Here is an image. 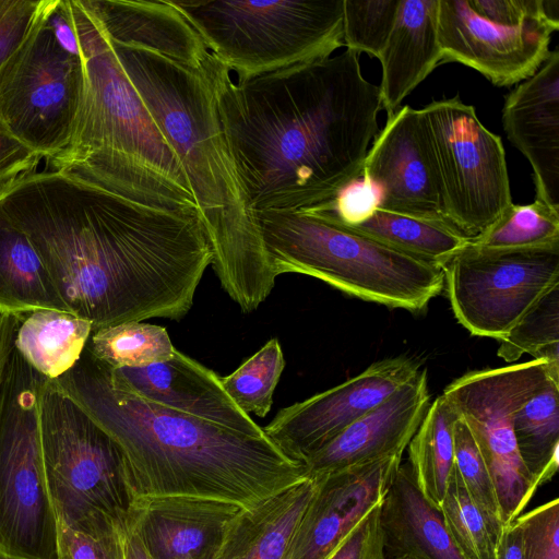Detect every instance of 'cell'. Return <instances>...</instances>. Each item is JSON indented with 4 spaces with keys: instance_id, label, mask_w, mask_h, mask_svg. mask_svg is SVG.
<instances>
[{
    "instance_id": "cell-17",
    "label": "cell",
    "mask_w": 559,
    "mask_h": 559,
    "mask_svg": "<svg viewBox=\"0 0 559 559\" xmlns=\"http://www.w3.org/2000/svg\"><path fill=\"white\" fill-rule=\"evenodd\" d=\"M403 455L331 473L316 491L296 528L286 559H328L354 526L381 503Z\"/></svg>"
},
{
    "instance_id": "cell-45",
    "label": "cell",
    "mask_w": 559,
    "mask_h": 559,
    "mask_svg": "<svg viewBox=\"0 0 559 559\" xmlns=\"http://www.w3.org/2000/svg\"><path fill=\"white\" fill-rule=\"evenodd\" d=\"M496 559H524L523 533L516 520L503 526Z\"/></svg>"
},
{
    "instance_id": "cell-23",
    "label": "cell",
    "mask_w": 559,
    "mask_h": 559,
    "mask_svg": "<svg viewBox=\"0 0 559 559\" xmlns=\"http://www.w3.org/2000/svg\"><path fill=\"white\" fill-rule=\"evenodd\" d=\"M439 0H400L394 26L379 58L382 109L391 117L441 62Z\"/></svg>"
},
{
    "instance_id": "cell-24",
    "label": "cell",
    "mask_w": 559,
    "mask_h": 559,
    "mask_svg": "<svg viewBox=\"0 0 559 559\" xmlns=\"http://www.w3.org/2000/svg\"><path fill=\"white\" fill-rule=\"evenodd\" d=\"M316 488L317 479L307 477L258 504L241 508L215 559H286Z\"/></svg>"
},
{
    "instance_id": "cell-28",
    "label": "cell",
    "mask_w": 559,
    "mask_h": 559,
    "mask_svg": "<svg viewBox=\"0 0 559 559\" xmlns=\"http://www.w3.org/2000/svg\"><path fill=\"white\" fill-rule=\"evenodd\" d=\"M459 415L441 394L429 406L409 441L408 467L421 496L439 509L454 468V426Z\"/></svg>"
},
{
    "instance_id": "cell-27",
    "label": "cell",
    "mask_w": 559,
    "mask_h": 559,
    "mask_svg": "<svg viewBox=\"0 0 559 559\" xmlns=\"http://www.w3.org/2000/svg\"><path fill=\"white\" fill-rule=\"evenodd\" d=\"M92 332L90 321L70 312L38 310L21 318L14 347L37 372L56 380L81 358Z\"/></svg>"
},
{
    "instance_id": "cell-1",
    "label": "cell",
    "mask_w": 559,
    "mask_h": 559,
    "mask_svg": "<svg viewBox=\"0 0 559 559\" xmlns=\"http://www.w3.org/2000/svg\"><path fill=\"white\" fill-rule=\"evenodd\" d=\"M0 214L25 234L69 312L93 331L180 320L212 263L195 211L145 205L57 170L1 187Z\"/></svg>"
},
{
    "instance_id": "cell-40",
    "label": "cell",
    "mask_w": 559,
    "mask_h": 559,
    "mask_svg": "<svg viewBox=\"0 0 559 559\" xmlns=\"http://www.w3.org/2000/svg\"><path fill=\"white\" fill-rule=\"evenodd\" d=\"M378 202L374 188L360 177L344 187L329 202L296 212L309 213L352 227L367 219L378 207Z\"/></svg>"
},
{
    "instance_id": "cell-11",
    "label": "cell",
    "mask_w": 559,
    "mask_h": 559,
    "mask_svg": "<svg viewBox=\"0 0 559 559\" xmlns=\"http://www.w3.org/2000/svg\"><path fill=\"white\" fill-rule=\"evenodd\" d=\"M550 379H559V365L533 359L471 371L451 382L442 393L477 443L495 487L503 525L522 514L538 488L519 453L512 417Z\"/></svg>"
},
{
    "instance_id": "cell-33",
    "label": "cell",
    "mask_w": 559,
    "mask_h": 559,
    "mask_svg": "<svg viewBox=\"0 0 559 559\" xmlns=\"http://www.w3.org/2000/svg\"><path fill=\"white\" fill-rule=\"evenodd\" d=\"M439 511L464 559H496L504 525L471 500L454 468Z\"/></svg>"
},
{
    "instance_id": "cell-15",
    "label": "cell",
    "mask_w": 559,
    "mask_h": 559,
    "mask_svg": "<svg viewBox=\"0 0 559 559\" xmlns=\"http://www.w3.org/2000/svg\"><path fill=\"white\" fill-rule=\"evenodd\" d=\"M418 370V361L402 356L373 362L354 378L282 408L263 430L284 450L305 461L385 401Z\"/></svg>"
},
{
    "instance_id": "cell-22",
    "label": "cell",
    "mask_w": 559,
    "mask_h": 559,
    "mask_svg": "<svg viewBox=\"0 0 559 559\" xmlns=\"http://www.w3.org/2000/svg\"><path fill=\"white\" fill-rule=\"evenodd\" d=\"M106 36L141 45L200 70L210 55L202 38L170 0H80Z\"/></svg>"
},
{
    "instance_id": "cell-48",
    "label": "cell",
    "mask_w": 559,
    "mask_h": 559,
    "mask_svg": "<svg viewBox=\"0 0 559 559\" xmlns=\"http://www.w3.org/2000/svg\"><path fill=\"white\" fill-rule=\"evenodd\" d=\"M385 559H412L407 556H395V557H385Z\"/></svg>"
},
{
    "instance_id": "cell-34",
    "label": "cell",
    "mask_w": 559,
    "mask_h": 559,
    "mask_svg": "<svg viewBox=\"0 0 559 559\" xmlns=\"http://www.w3.org/2000/svg\"><path fill=\"white\" fill-rule=\"evenodd\" d=\"M497 355L507 362L523 354L559 365V283L547 289L501 338Z\"/></svg>"
},
{
    "instance_id": "cell-39",
    "label": "cell",
    "mask_w": 559,
    "mask_h": 559,
    "mask_svg": "<svg viewBox=\"0 0 559 559\" xmlns=\"http://www.w3.org/2000/svg\"><path fill=\"white\" fill-rule=\"evenodd\" d=\"M524 540V559H559V499L555 498L515 519Z\"/></svg>"
},
{
    "instance_id": "cell-46",
    "label": "cell",
    "mask_w": 559,
    "mask_h": 559,
    "mask_svg": "<svg viewBox=\"0 0 559 559\" xmlns=\"http://www.w3.org/2000/svg\"><path fill=\"white\" fill-rule=\"evenodd\" d=\"M21 318L12 314L0 316V383L7 360L14 346L15 333Z\"/></svg>"
},
{
    "instance_id": "cell-44",
    "label": "cell",
    "mask_w": 559,
    "mask_h": 559,
    "mask_svg": "<svg viewBox=\"0 0 559 559\" xmlns=\"http://www.w3.org/2000/svg\"><path fill=\"white\" fill-rule=\"evenodd\" d=\"M41 159L43 155L0 123V188L22 175L36 171Z\"/></svg>"
},
{
    "instance_id": "cell-21",
    "label": "cell",
    "mask_w": 559,
    "mask_h": 559,
    "mask_svg": "<svg viewBox=\"0 0 559 559\" xmlns=\"http://www.w3.org/2000/svg\"><path fill=\"white\" fill-rule=\"evenodd\" d=\"M114 371L133 392L151 402L246 435H266L231 400L215 371L178 349L165 361Z\"/></svg>"
},
{
    "instance_id": "cell-36",
    "label": "cell",
    "mask_w": 559,
    "mask_h": 559,
    "mask_svg": "<svg viewBox=\"0 0 559 559\" xmlns=\"http://www.w3.org/2000/svg\"><path fill=\"white\" fill-rule=\"evenodd\" d=\"M400 0H343V44L380 58L395 23Z\"/></svg>"
},
{
    "instance_id": "cell-19",
    "label": "cell",
    "mask_w": 559,
    "mask_h": 559,
    "mask_svg": "<svg viewBox=\"0 0 559 559\" xmlns=\"http://www.w3.org/2000/svg\"><path fill=\"white\" fill-rule=\"evenodd\" d=\"M241 508L201 497H134L126 526L151 559H215Z\"/></svg>"
},
{
    "instance_id": "cell-31",
    "label": "cell",
    "mask_w": 559,
    "mask_h": 559,
    "mask_svg": "<svg viewBox=\"0 0 559 559\" xmlns=\"http://www.w3.org/2000/svg\"><path fill=\"white\" fill-rule=\"evenodd\" d=\"M86 346L96 359L114 369L165 361L176 349L165 328L141 321L93 331Z\"/></svg>"
},
{
    "instance_id": "cell-43",
    "label": "cell",
    "mask_w": 559,
    "mask_h": 559,
    "mask_svg": "<svg viewBox=\"0 0 559 559\" xmlns=\"http://www.w3.org/2000/svg\"><path fill=\"white\" fill-rule=\"evenodd\" d=\"M468 2L479 16L499 25L518 26L532 20L548 19L544 0H468Z\"/></svg>"
},
{
    "instance_id": "cell-4",
    "label": "cell",
    "mask_w": 559,
    "mask_h": 559,
    "mask_svg": "<svg viewBox=\"0 0 559 559\" xmlns=\"http://www.w3.org/2000/svg\"><path fill=\"white\" fill-rule=\"evenodd\" d=\"M111 44L179 157L222 287L243 312H252L270 295L276 276L203 66L194 70L145 46Z\"/></svg>"
},
{
    "instance_id": "cell-47",
    "label": "cell",
    "mask_w": 559,
    "mask_h": 559,
    "mask_svg": "<svg viewBox=\"0 0 559 559\" xmlns=\"http://www.w3.org/2000/svg\"><path fill=\"white\" fill-rule=\"evenodd\" d=\"M124 558L151 559L136 535L127 526L124 530Z\"/></svg>"
},
{
    "instance_id": "cell-29",
    "label": "cell",
    "mask_w": 559,
    "mask_h": 559,
    "mask_svg": "<svg viewBox=\"0 0 559 559\" xmlns=\"http://www.w3.org/2000/svg\"><path fill=\"white\" fill-rule=\"evenodd\" d=\"M521 459L539 486L552 479L559 465V379H550L512 417Z\"/></svg>"
},
{
    "instance_id": "cell-14",
    "label": "cell",
    "mask_w": 559,
    "mask_h": 559,
    "mask_svg": "<svg viewBox=\"0 0 559 559\" xmlns=\"http://www.w3.org/2000/svg\"><path fill=\"white\" fill-rule=\"evenodd\" d=\"M558 29L559 24L548 19L499 25L479 16L468 0H439L440 64L457 62L496 86H511L531 78L547 60Z\"/></svg>"
},
{
    "instance_id": "cell-41",
    "label": "cell",
    "mask_w": 559,
    "mask_h": 559,
    "mask_svg": "<svg viewBox=\"0 0 559 559\" xmlns=\"http://www.w3.org/2000/svg\"><path fill=\"white\" fill-rule=\"evenodd\" d=\"M49 0H0V68L33 29Z\"/></svg>"
},
{
    "instance_id": "cell-7",
    "label": "cell",
    "mask_w": 559,
    "mask_h": 559,
    "mask_svg": "<svg viewBox=\"0 0 559 559\" xmlns=\"http://www.w3.org/2000/svg\"><path fill=\"white\" fill-rule=\"evenodd\" d=\"M239 82L326 59L343 44V0H170Z\"/></svg>"
},
{
    "instance_id": "cell-32",
    "label": "cell",
    "mask_w": 559,
    "mask_h": 559,
    "mask_svg": "<svg viewBox=\"0 0 559 559\" xmlns=\"http://www.w3.org/2000/svg\"><path fill=\"white\" fill-rule=\"evenodd\" d=\"M469 241L488 250L559 245V211L537 199L525 205L512 202L491 225Z\"/></svg>"
},
{
    "instance_id": "cell-16",
    "label": "cell",
    "mask_w": 559,
    "mask_h": 559,
    "mask_svg": "<svg viewBox=\"0 0 559 559\" xmlns=\"http://www.w3.org/2000/svg\"><path fill=\"white\" fill-rule=\"evenodd\" d=\"M361 177L377 191L378 209L445 223L420 109L406 105L388 117Z\"/></svg>"
},
{
    "instance_id": "cell-6",
    "label": "cell",
    "mask_w": 559,
    "mask_h": 559,
    "mask_svg": "<svg viewBox=\"0 0 559 559\" xmlns=\"http://www.w3.org/2000/svg\"><path fill=\"white\" fill-rule=\"evenodd\" d=\"M271 271L299 273L357 298L421 311L444 287L443 267L305 212L257 213Z\"/></svg>"
},
{
    "instance_id": "cell-9",
    "label": "cell",
    "mask_w": 559,
    "mask_h": 559,
    "mask_svg": "<svg viewBox=\"0 0 559 559\" xmlns=\"http://www.w3.org/2000/svg\"><path fill=\"white\" fill-rule=\"evenodd\" d=\"M48 380L13 346L0 383V559H58L39 420Z\"/></svg>"
},
{
    "instance_id": "cell-2",
    "label": "cell",
    "mask_w": 559,
    "mask_h": 559,
    "mask_svg": "<svg viewBox=\"0 0 559 559\" xmlns=\"http://www.w3.org/2000/svg\"><path fill=\"white\" fill-rule=\"evenodd\" d=\"M203 70L255 213L329 202L361 177L382 102L359 53L346 49L239 82L210 52Z\"/></svg>"
},
{
    "instance_id": "cell-5",
    "label": "cell",
    "mask_w": 559,
    "mask_h": 559,
    "mask_svg": "<svg viewBox=\"0 0 559 559\" xmlns=\"http://www.w3.org/2000/svg\"><path fill=\"white\" fill-rule=\"evenodd\" d=\"M70 7L84 63V93L68 146L46 164L134 202L198 213L178 155L110 39L80 0H70Z\"/></svg>"
},
{
    "instance_id": "cell-35",
    "label": "cell",
    "mask_w": 559,
    "mask_h": 559,
    "mask_svg": "<svg viewBox=\"0 0 559 559\" xmlns=\"http://www.w3.org/2000/svg\"><path fill=\"white\" fill-rule=\"evenodd\" d=\"M285 368L277 338H271L230 374L221 378L231 400L247 414L265 417L273 404V393Z\"/></svg>"
},
{
    "instance_id": "cell-37",
    "label": "cell",
    "mask_w": 559,
    "mask_h": 559,
    "mask_svg": "<svg viewBox=\"0 0 559 559\" xmlns=\"http://www.w3.org/2000/svg\"><path fill=\"white\" fill-rule=\"evenodd\" d=\"M454 472L471 500L502 523L498 498L487 466L468 426L460 416L454 426Z\"/></svg>"
},
{
    "instance_id": "cell-25",
    "label": "cell",
    "mask_w": 559,
    "mask_h": 559,
    "mask_svg": "<svg viewBox=\"0 0 559 559\" xmlns=\"http://www.w3.org/2000/svg\"><path fill=\"white\" fill-rule=\"evenodd\" d=\"M385 554L412 559H464L431 506L413 481L408 464L401 463L380 504Z\"/></svg>"
},
{
    "instance_id": "cell-12",
    "label": "cell",
    "mask_w": 559,
    "mask_h": 559,
    "mask_svg": "<svg viewBox=\"0 0 559 559\" xmlns=\"http://www.w3.org/2000/svg\"><path fill=\"white\" fill-rule=\"evenodd\" d=\"M50 1L0 68V123L46 160L68 146L85 85L83 60L59 46L46 22Z\"/></svg>"
},
{
    "instance_id": "cell-10",
    "label": "cell",
    "mask_w": 559,
    "mask_h": 559,
    "mask_svg": "<svg viewBox=\"0 0 559 559\" xmlns=\"http://www.w3.org/2000/svg\"><path fill=\"white\" fill-rule=\"evenodd\" d=\"M420 114L444 221L473 239L512 203L501 138L459 96L433 100Z\"/></svg>"
},
{
    "instance_id": "cell-38",
    "label": "cell",
    "mask_w": 559,
    "mask_h": 559,
    "mask_svg": "<svg viewBox=\"0 0 559 559\" xmlns=\"http://www.w3.org/2000/svg\"><path fill=\"white\" fill-rule=\"evenodd\" d=\"M126 526L109 521L80 532L58 522V559H126Z\"/></svg>"
},
{
    "instance_id": "cell-13",
    "label": "cell",
    "mask_w": 559,
    "mask_h": 559,
    "mask_svg": "<svg viewBox=\"0 0 559 559\" xmlns=\"http://www.w3.org/2000/svg\"><path fill=\"white\" fill-rule=\"evenodd\" d=\"M442 267L456 320L473 335L501 340L559 283V245L488 250L468 240Z\"/></svg>"
},
{
    "instance_id": "cell-20",
    "label": "cell",
    "mask_w": 559,
    "mask_h": 559,
    "mask_svg": "<svg viewBox=\"0 0 559 559\" xmlns=\"http://www.w3.org/2000/svg\"><path fill=\"white\" fill-rule=\"evenodd\" d=\"M502 124L533 168L535 199L559 211V50L504 99Z\"/></svg>"
},
{
    "instance_id": "cell-3",
    "label": "cell",
    "mask_w": 559,
    "mask_h": 559,
    "mask_svg": "<svg viewBox=\"0 0 559 559\" xmlns=\"http://www.w3.org/2000/svg\"><path fill=\"white\" fill-rule=\"evenodd\" d=\"M119 445L134 497L190 496L252 507L309 477L304 460L133 392L87 346L53 380Z\"/></svg>"
},
{
    "instance_id": "cell-18",
    "label": "cell",
    "mask_w": 559,
    "mask_h": 559,
    "mask_svg": "<svg viewBox=\"0 0 559 559\" xmlns=\"http://www.w3.org/2000/svg\"><path fill=\"white\" fill-rule=\"evenodd\" d=\"M430 406L427 371L306 457L309 477H320L393 455H403Z\"/></svg>"
},
{
    "instance_id": "cell-26",
    "label": "cell",
    "mask_w": 559,
    "mask_h": 559,
    "mask_svg": "<svg viewBox=\"0 0 559 559\" xmlns=\"http://www.w3.org/2000/svg\"><path fill=\"white\" fill-rule=\"evenodd\" d=\"M38 310L69 312L28 238L0 214V313Z\"/></svg>"
},
{
    "instance_id": "cell-42",
    "label": "cell",
    "mask_w": 559,
    "mask_h": 559,
    "mask_svg": "<svg viewBox=\"0 0 559 559\" xmlns=\"http://www.w3.org/2000/svg\"><path fill=\"white\" fill-rule=\"evenodd\" d=\"M380 504L354 526L328 559H385Z\"/></svg>"
},
{
    "instance_id": "cell-8",
    "label": "cell",
    "mask_w": 559,
    "mask_h": 559,
    "mask_svg": "<svg viewBox=\"0 0 559 559\" xmlns=\"http://www.w3.org/2000/svg\"><path fill=\"white\" fill-rule=\"evenodd\" d=\"M39 420L57 521L80 532L106 521L126 526L134 496L119 445L53 380L41 392Z\"/></svg>"
},
{
    "instance_id": "cell-30",
    "label": "cell",
    "mask_w": 559,
    "mask_h": 559,
    "mask_svg": "<svg viewBox=\"0 0 559 559\" xmlns=\"http://www.w3.org/2000/svg\"><path fill=\"white\" fill-rule=\"evenodd\" d=\"M350 228L441 266L469 240L444 222L378 207L367 219Z\"/></svg>"
}]
</instances>
